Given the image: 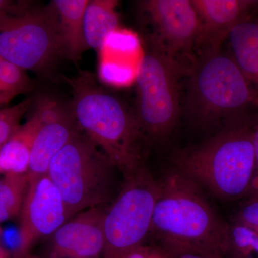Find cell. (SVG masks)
I'll list each match as a JSON object with an SVG mask.
<instances>
[{
  "mask_svg": "<svg viewBox=\"0 0 258 258\" xmlns=\"http://www.w3.org/2000/svg\"><path fill=\"white\" fill-rule=\"evenodd\" d=\"M64 80L72 91L70 103L79 128L109 158L123 177L145 165L142 145L146 140L135 112L91 72L80 71Z\"/></svg>",
  "mask_w": 258,
  "mask_h": 258,
  "instance_id": "6da1fadb",
  "label": "cell"
},
{
  "mask_svg": "<svg viewBox=\"0 0 258 258\" xmlns=\"http://www.w3.org/2000/svg\"><path fill=\"white\" fill-rule=\"evenodd\" d=\"M161 182L150 233L172 257L184 251L224 254L228 223L212 208L203 189L174 169Z\"/></svg>",
  "mask_w": 258,
  "mask_h": 258,
  "instance_id": "7a4b0ae2",
  "label": "cell"
},
{
  "mask_svg": "<svg viewBox=\"0 0 258 258\" xmlns=\"http://www.w3.org/2000/svg\"><path fill=\"white\" fill-rule=\"evenodd\" d=\"M175 170L224 200L245 198L255 174L253 132L227 127L173 159Z\"/></svg>",
  "mask_w": 258,
  "mask_h": 258,
  "instance_id": "3957f363",
  "label": "cell"
},
{
  "mask_svg": "<svg viewBox=\"0 0 258 258\" xmlns=\"http://www.w3.org/2000/svg\"><path fill=\"white\" fill-rule=\"evenodd\" d=\"M117 171L80 129L52 159L47 174L60 191L71 219L88 209L111 205L117 196Z\"/></svg>",
  "mask_w": 258,
  "mask_h": 258,
  "instance_id": "277c9868",
  "label": "cell"
},
{
  "mask_svg": "<svg viewBox=\"0 0 258 258\" xmlns=\"http://www.w3.org/2000/svg\"><path fill=\"white\" fill-rule=\"evenodd\" d=\"M249 81L221 50L202 52L190 72L186 108L201 127L215 126L254 101Z\"/></svg>",
  "mask_w": 258,
  "mask_h": 258,
  "instance_id": "5b68a950",
  "label": "cell"
},
{
  "mask_svg": "<svg viewBox=\"0 0 258 258\" xmlns=\"http://www.w3.org/2000/svg\"><path fill=\"white\" fill-rule=\"evenodd\" d=\"M0 56L25 71L46 74L64 57L58 17L46 8L19 2L0 11Z\"/></svg>",
  "mask_w": 258,
  "mask_h": 258,
  "instance_id": "8992f818",
  "label": "cell"
},
{
  "mask_svg": "<svg viewBox=\"0 0 258 258\" xmlns=\"http://www.w3.org/2000/svg\"><path fill=\"white\" fill-rule=\"evenodd\" d=\"M139 61L135 115L145 140H162L175 128L180 114L178 61L148 40Z\"/></svg>",
  "mask_w": 258,
  "mask_h": 258,
  "instance_id": "52a82bcc",
  "label": "cell"
},
{
  "mask_svg": "<svg viewBox=\"0 0 258 258\" xmlns=\"http://www.w3.org/2000/svg\"><path fill=\"white\" fill-rule=\"evenodd\" d=\"M160 190V181L145 165L123 178L103 218V258H119L146 242Z\"/></svg>",
  "mask_w": 258,
  "mask_h": 258,
  "instance_id": "ba28073f",
  "label": "cell"
},
{
  "mask_svg": "<svg viewBox=\"0 0 258 258\" xmlns=\"http://www.w3.org/2000/svg\"><path fill=\"white\" fill-rule=\"evenodd\" d=\"M19 239L11 258H25L34 244L48 238L69 220L60 191L47 174L29 178L20 215Z\"/></svg>",
  "mask_w": 258,
  "mask_h": 258,
  "instance_id": "9c48e42d",
  "label": "cell"
},
{
  "mask_svg": "<svg viewBox=\"0 0 258 258\" xmlns=\"http://www.w3.org/2000/svg\"><path fill=\"white\" fill-rule=\"evenodd\" d=\"M139 5L154 28L148 40L175 59L195 47L200 22L191 1L144 0Z\"/></svg>",
  "mask_w": 258,
  "mask_h": 258,
  "instance_id": "30bf717a",
  "label": "cell"
},
{
  "mask_svg": "<svg viewBox=\"0 0 258 258\" xmlns=\"http://www.w3.org/2000/svg\"><path fill=\"white\" fill-rule=\"evenodd\" d=\"M108 207L76 214L48 237L46 258H103V218Z\"/></svg>",
  "mask_w": 258,
  "mask_h": 258,
  "instance_id": "8fae6325",
  "label": "cell"
},
{
  "mask_svg": "<svg viewBox=\"0 0 258 258\" xmlns=\"http://www.w3.org/2000/svg\"><path fill=\"white\" fill-rule=\"evenodd\" d=\"M198 13L200 27L195 47L200 53L221 50L231 31L245 21L256 3L251 0H191Z\"/></svg>",
  "mask_w": 258,
  "mask_h": 258,
  "instance_id": "7c38bea8",
  "label": "cell"
},
{
  "mask_svg": "<svg viewBox=\"0 0 258 258\" xmlns=\"http://www.w3.org/2000/svg\"><path fill=\"white\" fill-rule=\"evenodd\" d=\"M79 130L71 106L58 120L42 125L32 145L27 171L29 178L47 174L52 159Z\"/></svg>",
  "mask_w": 258,
  "mask_h": 258,
  "instance_id": "4fadbf2b",
  "label": "cell"
},
{
  "mask_svg": "<svg viewBox=\"0 0 258 258\" xmlns=\"http://www.w3.org/2000/svg\"><path fill=\"white\" fill-rule=\"evenodd\" d=\"M89 0H54L58 17L64 57L79 61L88 48L83 32V16Z\"/></svg>",
  "mask_w": 258,
  "mask_h": 258,
  "instance_id": "5bb4252c",
  "label": "cell"
},
{
  "mask_svg": "<svg viewBox=\"0 0 258 258\" xmlns=\"http://www.w3.org/2000/svg\"><path fill=\"white\" fill-rule=\"evenodd\" d=\"M42 123L32 114L0 148V171L24 174L28 170L32 145Z\"/></svg>",
  "mask_w": 258,
  "mask_h": 258,
  "instance_id": "9a60e30c",
  "label": "cell"
},
{
  "mask_svg": "<svg viewBox=\"0 0 258 258\" xmlns=\"http://www.w3.org/2000/svg\"><path fill=\"white\" fill-rule=\"evenodd\" d=\"M115 0H89L83 16V32L88 48L101 50L107 37L118 30L119 17Z\"/></svg>",
  "mask_w": 258,
  "mask_h": 258,
  "instance_id": "2e32d148",
  "label": "cell"
},
{
  "mask_svg": "<svg viewBox=\"0 0 258 258\" xmlns=\"http://www.w3.org/2000/svg\"><path fill=\"white\" fill-rule=\"evenodd\" d=\"M228 39L234 60L258 89V23L242 22L231 31Z\"/></svg>",
  "mask_w": 258,
  "mask_h": 258,
  "instance_id": "e0dca14e",
  "label": "cell"
},
{
  "mask_svg": "<svg viewBox=\"0 0 258 258\" xmlns=\"http://www.w3.org/2000/svg\"><path fill=\"white\" fill-rule=\"evenodd\" d=\"M29 184V176L5 174L0 180V224L19 216Z\"/></svg>",
  "mask_w": 258,
  "mask_h": 258,
  "instance_id": "ac0fdd59",
  "label": "cell"
},
{
  "mask_svg": "<svg viewBox=\"0 0 258 258\" xmlns=\"http://www.w3.org/2000/svg\"><path fill=\"white\" fill-rule=\"evenodd\" d=\"M224 256L226 258H258V234L232 222L228 224Z\"/></svg>",
  "mask_w": 258,
  "mask_h": 258,
  "instance_id": "d6986e66",
  "label": "cell"
},
{
  "mask_svg": "<svg viewBox=\"0 0 258 258\" xmlns=\"http://www.w3.org/2000/svg\"><path fill=\"white\" fill-rule=\"evenodd\" d=\"M32 87L26 71L3 60L0 62V93L19 95L28 92Z\"/></svg>",
  "mask_w": 258,
  "mask_h": 258,
  "instance_id": "ffe728a7",
  "label": "cell"
},
{
  "mask_svg": "<svg viewBox=\"0 0 258 258\" xmlns=\"http://www.w3.org/2000/svg\"><path fill=\"white\" fill-rule=\"evenodd\" d=\"M34 97H28L18 104L0 109V148L20 128V121L31 109Z\"/></svg>",
  "mask_w": 258,
  "mask_h": 258,
  "instance_id": "44dd1931",
  "label": "cell"
},
{
  "mask_svg": "<svg viewBox=\"0 0 258 258\" xmlns=\"http://www.w3.org/2000/svg\"><path fill=\"white\" fill-rule=\"evenodd\" d=\"M100 76L102 81L113 86H127L136 79L137 69L132 64L115 61L102 62Z\"/></svg>",
  "mask_w": 258,
  "mask_h": 258,
  "instance_id": "7402d4cb",
  "label": "cell"
},
{
  "mask_svg": "<svg viewBox=\"0 0 258 258\" xmlns=\"http://www.w3.org/2000/svg\"><path fill=\"white\" fill-rule=\"evenodd\" d=\"M139 47L140 43L137 35L127 30L118 29L108 35L103 48H107L118 55L132 56L138 52Z\"/></svg>",
  "mask_w": 258,
  "mask_h": 258,
  "instance_id": "603a6c76",
  "label": "cell"
},
{
  "mask_svg": "<svg viewBox=\"0 0 258 258\" xmlns=\"http://www.w3.org/2000/svg\"><path fill=\"white\" fill-rule=\"evenodd\" d=\"M236 213L233 222L243 225L258 234V195L246 197Z\"/></svg>",
  "mask_w": 258,
  "mask_h": 258,
  "instance_id": "cb8c5ba5",
  "label": "cell"
},
{
  "mask_svg": "<svg viewBox=\"0 0 258 258\" xmlns=\"http://www.w3.org/2000/svg\"><path fill=\"white\" fill-rule=\"evenodd\" d=\"M119 258H173V257L162 246L146 244L145 242Z\"/></svg>",
  "mask_w": 258,
  "mask_h": 258,
  "instance_id": "d4e9b609",
  "label": "cell"
},
{
  "mask_svg": "<svg viewBox=\"0 0 258 258\" xmlns=\"http://www.w3.org/2000/svg\"><path fill=\"white\" fill-rule=\"evenodd\" d=\"M174 258H226L220 252H208V251L188 250L180 252Z\"/></svg>",
  "mask_w": 258,
  "mask_h": 258,
  "instance_id": "484cf974",
  "label": "cell"
},
{
  "mask_svg": "<svg viewBox=\"0 0 258 258\" xmlns=\"http://www.w3.org/2000/svg\"><path fill=\"white\" fill-rule=\"evenodd\" d=\"M254 102H255L256 105L258 107V98H255ZM253 145L254 156H255V174H254L252 188H251L250 192L249 193L248 195H258V118L257 126H256L255 130L253 132Z\"/></svg>",
  "mask_w": 258,
  "mask_h": 258,
  "instance_id": "4316f807",
  "label": "cell"
},
{
  "mask_svg": "<svg viewBox=\"0 0 258 258\" xmlns=\"http://www.w3.org/2000/svg\"><path fill=\"white\" fill-rule=\"evenodd\" d=\"M18 95L12 93H0V109L5 108L13 98Z\"/></svg>",
  "mask_w": 258,
  "mask_h": 258,
  "instance_id": "83f0119b",
  "label": "cell"
},
{
  "mask_svg": "<svg viewBox=\"0 0 258 258\" xmlns=\"http://www.w3.org/2000/svg\"><path fill=\"white\" fill-rule=\"evenodd\" d=\"M0 234H1V228H0ZM0 258H11L10 252L8 249L3 247L0 242Z\"/></svg>",
  "mask_w": 258,
  "mask_h": 258,
  "instance_id": "f1b7e54d",
  "label": "cell"
},
{
  "mask_svg": "<svg viewBox=\"0 0 258 258\" xmlns=\"http://www.w3.org/2000/svg\"><path fill=\"white\" fill-rule=\"evenodd\" d=\"M13 1H8V0H0V11L9 8L10 5L13 4Z\"/></svg>",
  "mask_w": 258,
  "mask_h": 258,
  "instance_id": "f546056e",
  "label": "cell"
},
{
  "mask_svg": "<svg viewBox=\"0 0 258 258\" xmlns=\"http://www.w3.org/2000/svg\"><path fill=\"white\" fill-rule=\"evenodd\" d=\"M25 258H46L45 257H41V256L35 255V254H33L32 253H30L28 254Z\"/></svg>",
  "mask_w": 258,
  "mask_h": 258,
  "instance_id": "4dcf8cb0",
  "label": "cell"
},
{
  "mask_svg": "<svg viewBox=\"0 0 258 258\" xmlns=\"http://www.w3.org/2000/svg\"><path fill=\"white\" fill-rule=\"evenodd\" d=\"M3 60H4V59H3V57L0 56V62H1Z\"/></svg>",
  "mask_w": 258,
  "mask_h": 258,
  "instance_id": "1f68e13d",
  "label": "cell"
}]
</instances>
